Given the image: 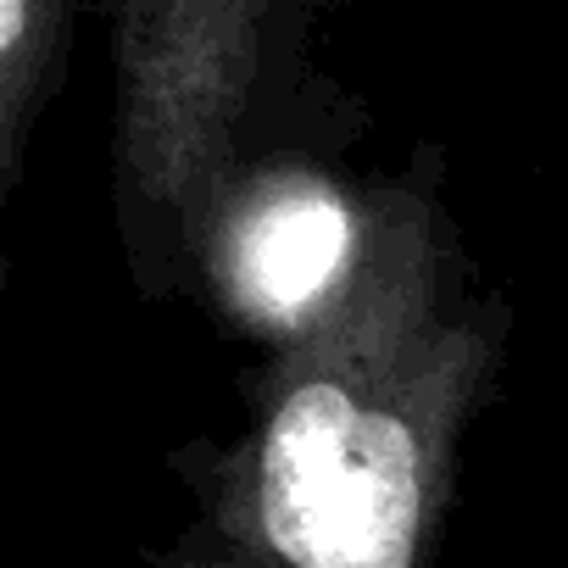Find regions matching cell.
<instances>
[{
	"mask_svg": "<svg viewBox=\"0 0 568 568\" xmlns=\"http://www.w3.org/2000/svg\"><path fill=\"white\" fill-rule=\"evenodd\" d=\"M507 341L513 307L463 240L440 151L418 145L374 179L352 291L245 374V435L173 452L195 513L151 568H424Z\"/></svg>",
	"mask_w": 568,
	"mask_h": 568,
	"instance_id": "obj_1",
	"label": "cell"
},
{
	"mask_svg": "<svg viewBox=\"0 0 568 568\" xmlns=\"http://www.w3.org/2000/svg\"><path fill=\"white\" fill-rule=\"evenodd\" d=\"M112 51L118 245L145 302H195L229 184L273 151L324 156L284 101L278 0H118Z\"/></svg>",
	"mask_w": 568,
	"mask_h": 568,
	"instance_id": "obj_2",
	"label": "cell"
},
{
	"mask_svg": "<svg viewBox=\"0 0 568 568\" xmlns=\"http://www.w3.org/2000/svg\"><path fill=\"white\" fill-rule=\"evenodd\" d=\"M374 234V184L329 156L273 151L251 162L201 245V307L256 357L296 346L352 291Z\"/></svg>",
	"mask_w": 568,
	"mask_h": 568,
	"instance_id": "obj_3",
	"label": "cell"
},
{
	"mask_svg": "<svg viewBox=\"0 0 568 568\" xmlns=\"http://www.w3.org/2000/svg\"><path fill=\"white\" fill-rule=\"evenodd\" d=\"M73 0H0V201H12L34 129L62 90Z\"/></svg>",
	"mask_w": 568,
	"mask_h": 568,
	"instance_id": "obj_4",
	"label": "cell"
}]
</instances>
